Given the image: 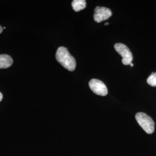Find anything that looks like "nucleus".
<instances>
[{
	"label": "nucleus",
	"mask_w": 156,
	"mask_h": 156,
	"mask_svg": "<svg viewBox=\"0 0 156 156\" xmlns=\"http://www.w3.org/2000/svg\"><path fill=\"white\" fill-rule=\"evenodd\" d=\"M147 83L151 86H156V73H151L147 79Z\"/></svg>",
	"instance_id": "obj_8"
},
{
	"label": "nucleus",
	"mask_w": 156,
	"mask_h": 156,
	"mask_svg": "<svg viewBox=\"0 0 156 156\" xmlns=\"http://www.w3.org/2000/svg\"><path fill=\"white\" fill-rule=\"evenodd\" d=\"M72 6L75 12L82 11L86 6V1L85 0H73L72 2Z\"/></svg>",
	"instance_id": "obj_7"
},
{
	"label": "nucleus",
	"mask_w": 156,
	"mask_h": 156,
	"mask_svg": "<svg viewBox=\"0 0 156 156\" xmlns=\"http://www.w3.org/2000/svg\"><path fill=\"white\" fill-rule=\"evenodd\" d=\"M130 66H131V67H133V66H134V65H133V63H131V64H130Z\"/></svg>",
	"instance_id": "obj_12"
},
{
	"label": "nucleus",
	"mask_w": 156,
	"mask_h": 156,
	"mask_svg": "<svg viewBox=\"0 0 156 156\" xmlns=\"http://www.w3.org/2000/svg\"><path fill=\"white\" fill-rule=\"evenodd\" d=\"M114 47L115 50L123 57L122 63L125 66L130 65L133 60V56L128 47L121 43L116 44Z\"/></svg>",
	"instance_id": "obj_3"
},
{
	"label": "nucleus",
	"mask_w": 156,
	"mask_h": 156,
	"mask_svg": "<svg viewBox=\"0 0 156 156\" xmlns=\"http://www.w3.org/2000/svg\"><path fill=\"white\" fill-rule=\"evenodd\" d=\"M2 31H3V28L0 26V34L2 32Z\"/></svg>",
	"instance_id": "obj_10"
},
{
	"label": "nucleus",
	"mask_w": 156,
	"mask_h": 156,
	"mask_svg": "<svg viewBox=\"0 0 156 156\" xmlns=\"http://www.w3.org/2000/svg\"><path fill=\"white\" fill-rule=\"evenodd\" d=\"M89 87L95 94L101 96H105L108 94V89L106 85L100 80L93 79L89 82Z\"/></svg>",
	"instance_id": "obj_4"
},
{
	"label": "nucleus",
	"mask_w": 156,
	"mask_h": 156,
	"mask_svg": "<svg viewBox=\"0 0 156 156\" xmlns=\"http://www.w3.org/2000/svg\"><path fill=\"white\" fill-rule=\"evenodd\" d=\"M108 24H109V23L108 22H106L105 23V26H106V25H108Z\"/></svg>",
	"instance_id": "obj_11"
},
{
	"label": "nucleus",
	"mask_w": 156,
	"mask_h": 156,
	"mask_svg": "<svg viewBox=\"0 0 156 156\" xmlns=\"http://www.w3.org/2000/svg\"><path fill=\"white\" fill-rule=\"evenodd\" d=\"M135 119L140 126L147 134H151L154 131V122L149 116L143 112L137 113Z\"/></svg>",
	"instance_id": "obj_2"
},
{
	"label": "nucleus",
	"mask_w": 156,
	"mask_h": 156,
	"mask_svg": "<svg viewBox=\"0 0 156 156\" xmlns=\"http://www.w3.org/2000/svg\"><path fill=\"white\" fill-rule=\"evenodd\" d=\"M112 15L111 10L106 7L97 6L95 9L94 19L95 22L100 23L108 20Z\"/></svg>",
	"instance_id": "obj_5"
},
{
	"label": "nucleus",
	"mask_w": 156,
	"mask_h": 156,
	"mask_svg": "<svg viewBox=\"0 0 156 156\" xmlns=\"http://www.w3.org/2000/svg\"><path fill=\"white\" fill-rule=\"evenodd\" d=\"M2 98H3V95H2V94L0 92V102L2 101Z\"/></svg>",
	"instance_id": "obj_9"
},
{
	"label": "nucleus",
	"mask_w": 156,
	"mask_h": 156,
	"mask_svg": "<svg viewBox=\"0 0 156 156\" xmlns=\"http://www.w3.org/2000/svg\"><path fill=\"white\" fill-rule=\"evenodd\" d=\"M13 64L11 57L7 55H0V69L8 68Z\"/></svg>",
	"instance_id": "obj_6"
},
{
	"label": "nucleus",
	"mask_w": 156,
	"mask_h": 156,
	"mask_svg": "<svg viewBox=\"0 0 156 156\" xmlns=\"http://www.w3.org/2000/svg\"><path fill=\"white\" fill-rule=\"evenodd\" d=\"M57 61L62 66L69 71L75 70L76 67V61L66 48L61 46L56 51Z\"/></svg>",
	"instance_id": "obj_1"
}]
</instances>
